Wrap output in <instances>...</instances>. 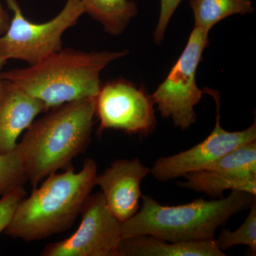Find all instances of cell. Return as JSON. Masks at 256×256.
I'll use <instances>...</instances> for the list:
<instances>
[{"label":"cell","instance_id":"cell-1","mask_svg":"<svg viewBox=\"0 0 256 256\" xmlns=\"http://www.w3.org/2000/svg\"><path fill=\"white\" fill-rule=\"evenodd\" d=\"M96 98L66 102L34 120L16 146L28 180L36 188L58 170L73 168L74 158L92 140Z\"/></svg>","mask_w":256,"mask_h":256},{"label":"cell","instance_id":"cell-2","mask_svg":"<svg viewBox=\"0 0 256 256\" xmlns=\"http://www.w3.org/2000/svg\"><path fill=\"white\" fill-rule=\"evenodd\" d=\"M128 54L127 50L87 52L63 48L26 68L2 72V78L41 101L50 110L66 102L96 98L102 86L101 72Z\"/></svg>","mask_w":256,"mask_h":256},{"label":"cell","instance_id":"cell-3","mask_svg":"<svg viewBox=\"0 0 256 256\" xmlns=\"http://www.w3.org/2000/svg\"><path fill=\"white\" fill-rule=\"evenodd\" d=\"M97 170L96 162L88 158L78 172L73 166L47 176L18 203L5 234L32 242L66 230L96 186Z\"/></svg>","mask_w":256,"mask_h":256},{"label":"cell","instance_id":"cell-4","mask_svg":"<svg viewBox=\"0 0 256 256\" xmlns=\"http://www.w3.org/2000/svg\"><path fill=\"white\" fill-rule=\"evenodd\" d=\"M137 213L121 224L122 238L152 236L171 242L215 239L217 229L233 216L252 206L255 195L232 191L228 196L206 201L204 198L178 205L160 204L151 196L142 195Z\"/></svg>","mask_w":256,"mask_h":256},{"label":"cell","instance_id":"cell-5","mask_svg":"<svg viewBox=\"0 0 256 256\" xmlns=\"http://www.w3.org/2000/svg\"><path fill=\"white\" fill-rule=\"evenodd\" d=\"M5 2L13 12L8 30L0 36V57L5 62L20 60L32 65L62 50L64 34L85 14L80 0H67L55 18L34 23L24 15L18 0Z\"/></svg>","mask_w":256,"mask_h":256},{"label":"cell","instance_id":"cell-6","mask_svg":"<svg viewBox=\"0 0 256 256\" xmlns=\"http://www.w3.org/2000/svg\"><path fill=\"white\" fill-rule=\"evenodd\" d=\"M208 43V32L194 26L181 56L151 95L162 117L183 130L196 121L194 107L204 94L196 85V69Z\"/></svg>","mask_w":256,"mask_h":256},{"label":"cell","instance_id":"cell-7","mask_svg":"<svg viewBox=\"0 0 256 256\" xmlns=\"http://www.w3.org/2000/svg\"><path fill=\"white\" fill-rule=\"evenodd\" d=\"M82 222L68 238L48 244L42 256H118L122 240L121 223L111 214L100 192L82 204Z\"/></svg>","mask_w":256,"mask_h":256},{"label":"cell","instance_id":"cell-8","mask_svg":"<svg viewBox=\"0 0 256 256\" xmlns=\"http://www.w3.org/2000/svg\"><path fill=\"white\" fill-rule=\"evenodd\" d=\"M154 106L151 95L126 79L106 82L96 97V116L100 121L98 134L114 129L148 136L156 127Z\"/></svg>","mask_w":256,"mask_h":256},{"label":"cell","instance_id":"cell-9","mask_svg":"<svg viewBox=\"0 0 256 256\" xmlns=\"http://www.w3.org/2000/svg\"><path fill=\"white\" fill-rule=\"evenodd\" d=\"M205 94L214 99L216 121L212 132L203 141L186 150L156 160L150 173L160 182L181 178L192 172L203 169L206 165L239 146L256 141V122L242 131L229 132L220 126V92L205 88Z\"/></svg>","mask_w":256,"mask_h":256},{"label":"cell","instance_id":"cell-10","mask_svg":"<svg viewBox=\"0 0 256 256\" xmlns=\"http://www.w3.org/2000/svg\"><path fill=\"white\" fill-rule=\"evenodd\" d=\"M180 188L223 198L224 192L240 191L256 195V141L224 154L202 170L183 176Z\"/></svg>","mask_w":256,"mask_h":256},{"label":"cell","instance_id":"cell-11","mask_svg":"<svg viewBox=\"0 0 256 256\" xmlns=\"http://www.w3.org/2000/svg\"><path fill=\"white\" fill-rule=\"evenodd\" d=\"M150 169L138 158L114 160L100 174L96 175V186L100 188L111 214L124 223L140 208L141 183Z\"/></svg>","mask_w":256,"mask_h":256},{"label":"cell","instance_id":"cell-12","mask_svg":"<svg viewBox=\"0 0 256 256\" xmlns=\"http://www.w3.org/2000/svg\"><path fill=\"white\" fill-rule=\"evenodd\" d=\"M47 111L48 108L41 101L10 80H4L0 90V153L16 149L22 133L37 116Z\"/></svg>","mask_w":256,"mask_h":256},{"label":"cell","instance_id":"cell-13","mask_svg":"<svg viewBox=\"0 0 256 256\" xmlns=\"http://www.w3.org/2000/svg\"><path fill=\"white\" fill-rule=\"evenodd\" d=\"M225 256L215 239L171 242L148 235L122 238L118 250V256Z\"/></svg>","mask_w":256,"mask_h":256},{"label":"cell","instance_id":"cell-14","mask_svg":"<svg viewBox=\"0 0 256 256\" xmlns=\"http://www.w3.org/2000/svg\"><path fill=\"white\" fill-rule=\"evenodd\" d=\"M85 13L102 25L112 36L124 31L130 21L138 13L137 4L132 0H80Z\"/></svg>","mask_w":256,"mask_h":256},{"label":"cell","instance_id":"cell-15","mask_svg":"<svg viewBox=\"0 0 256 256\" xmlns=\"http://www.w3.org/2000/svg\"><path fill=\"white\" fill-rule=\"evenodd\" d=\"M195 26L210 32L217 23L234 14L254 12L252 0H190Z\"/></svg>","mask_w":256,"mask_h":256},{"label":"cell","instance_id":"cell-16","mask_svg":"<svg viewBox=\"0 0 256 256\" xmlns=\"http://www.w3.org/2000/svg\"><path fill=\"white\" fill-rule=\"evenodd\" d=\"M217 246L222 250L236 245H246L250 248L252 254H256V200L250 206L248 215L242 225L236 230L230 232L224 229L215 238Z\"/></svg>","mask_w":256,"mask_h":256},{"label":"cell","instance_id":"cell-17","mask_svg":"<svg viewBox=\"0 0 256 256\" xmlns=\"http://www.w3.org/2000/svg\"><path fill=\"white\" fill-rule=\"evenodd\" d=\"M28 181L22 160L18 150L0 153V196L23 186Z\"/></svg>","mask_w":256,"mask_h":256},{"label":"cell","instance_id":"cell-18","mask_svg":"<svg viewBox=\"0 0 256 256\" xmlns=\"http://www.w3.org/2000/svg\"><path fill=\"white\" fill-rule=\"evenodd\" d=\"M26 196L23 186L12 190L0 200V234L4 232L11 222L18 203Z\"/></svg>","mask_w":256,"mask_h":256},{"label":"cell","instance_id":"cell-19","mask_svg":"<svg viewBox=\"0 0 256 256\" xmlns=\"http://www.w3.org/2000/svg\"><path fill=\"white\" fill-rule=\"evenodd\" d=\"M182 1V0H160L159 20L153 34L156 43L160 44L162 42L170 20Z\"/></svg>","mask_w":256,"mask_h":256},{"label":"cell","instance_id":"cell-20","mask_svg":"<svg viewBox=\"0 0 256 256\" xmlns=\"http://www.w3.org/2000/svg\"><path fill=\"white\" fill-rule=\"evenodd\" d=\"M10 20H11V18H10V14L0 2V36L4 34L5 32L8 30Z\"/></svg>","mask_w":256,"mask_h":256},{"label":"cell","instance_id":"cell-21","mask_svg":"<svg viewBox=\"0 0 256 256\" xmlns=\"http://www.w3.org/2000/svg\"><path fill=\"white\" fill-rule=\"evenodd\" d=\"M6 62L0 57V90H1L2 87L3 82H4V80L2 78V68L3 66L6 64Z\"/></svg>","mask_w":256,"mask_h":256}]
</instances>
